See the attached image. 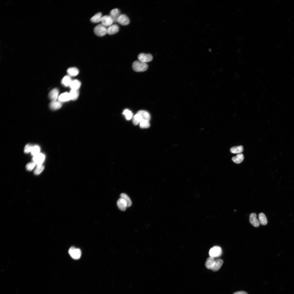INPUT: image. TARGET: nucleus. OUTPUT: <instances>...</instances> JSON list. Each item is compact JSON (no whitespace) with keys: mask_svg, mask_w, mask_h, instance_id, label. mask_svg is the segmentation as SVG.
Segmentation results:
<instances>
[{"mask_svg":"<svg viewBox=\"0 0 294 294\" xmlns=\"http://www.w3.org/2000/svg\"><path fill=\"white\" fill-rule=\"evenodd\" d=\"M132 68L133 70L136 72H143L146 71L148 66L146 63L142 62L140 61H136L132 64Z\"/></svg>","mask_w":294,"mask_h":294,"instance_id":"f257e3e1","label":"nucleus"},{"mask_svg":"<svg viewBox=\"0 0 294 294\" xmlns=\"http://www.w3.org/2000/svg\"><path fill=\"white\" fill-rule=\"evenodd\" d=\"M68 253L73 259L78 260L80 259L81 255V250L74 247L70 248L68 250Z\"/></svg>","mask_w":294,"mask_h":294,"instance_id":"f03ea898","label":"nucleus"},{"mask_svg":"<svg viewBox=\"0 0 294 294\" xmlns=\"http://www.w3.org/2000/svg\"><path fill=\"white\" fill-rule=\"evenodd\" d=\"M94 32L98 36H103L107 33V28L102 24H99L95 28Z\"/></svg>","mask_w":294,"mask_h":294,"instance_id":"7ed1b4c3","label":"nucleus"},{"mask_svg":"<svg viewBox=\"0 0 294 294\" xmlns=\"http://www.w3.org/2000/svg\"><path fill=\"white\" fill-rule=\"evenodd\" d=\"M222 254V250L221 248L217 246H215L211 248L209 252L210 256L214 258L219 257Z\"/></svg>","mask_w":294,"mask_h":294,"instance_id":"20e7f679","label":"nucleus"},{"mask_svg":"<svg viewBox=\"0 0 294 294\" xmlns=\"http://www.w3.org/2000/svg\"><path fill=\"white\" fill-rule=\"evenodd\" d=\"M45 157L44 154L39 153L35 155L33 157V161L36 165H42L45 159Z\"/></svg>","mask_w":294,"mask_h":294,"instance_id":"39448f33","label":"nucleus"},{"mask_svg":"<svg viewBox=\"0 0 294 294\" xmlns=\"http://www.w3.org/2000/svg\"><path fill=\"white\" fill-rule=\"evenodd\" d=\"M138 58L139 61L145 63L151 61L153 58L152 56L150 54L141 53L139 55Z\"/></svg>","mask_w":294,"mask_h":294,"instance_id":"423d86ee","label":"nucleus"},{"mask_svg":"<svg viewBox=\"0 0 294 294\" xmlns=\"http://www.w3.org/2000/svg\"><path fill=\"white\" fill-rule=\"evenodd\" d=\"M101 22L104 26L109 27L113 24L114 21L110 15H105L102 17Z\"/></svg>","mask_w":294,"mask_h":294,"instance_id":"0eeeda50","label":"nucleus"},{"mask_svg":"<svg viewBox=\"0 0 294 294\" xmlns=\"http://www.w3.org/2000/svg\"><path fill=\"white\" fill-rule=\"evenodd\" d=\"M250 223L255 227H259L260 225V222L256 218V215L255 213H251L249 216Z\"/></svg>","mask_w":294,"mask_h":294,"instance_id":"6e6552de","label":"nucleus"},{"mask_svg":"<svg viewBox=\"0 0 294 294\" xmlns=\"http://www.w3.org/2000/svg\"><path fill=\"white\" fill-rule=\"evenodd\" d=\"M117 22L121 25H126L130 23V20L128 17L124 14H121L119 17Z\"/></svg>","mask_w":294,"mask_h":294,"instance_id":"1a4fd4ad","label":"nucleus"},{"mask_svg":"<svg viewBox=\"0 0 294 294\" xmlns=\"http://www.w3.org/2000/svg\"><path fill=\"white\" fill-rule=\"evenodd\" d=\"M121 15L120 10L117 8L112 9L110 12V16L113 19L114 22H117L118 19Z\"/></svg>","mask_w":294,"mask_h":294,"instance_id":"9d476101","label":"nucleus"},{"mask_svg":"<svg viewBox=\"0 0 294 294\" xmlns=\"http://www.w3.org/2000/svg\"><path fill=\"white\" fill-rule=\"evenodd\" d=\"M59 94V91L57 88H54L49 92V97L50 100L52 101H56L58 98Z\"/></svg>","mask_w":294,"mask_h":294,"instance_id":"9b49d317","label":"nucleus"},{"mask_svg":"<svg viewBox=\"0 0 294 294\" xmlns=\"http://www.w3.org/2000/svg\"><path fill=\"white\" fill-rule=\"evenodd\" d=\"M223 263V261L221 259L215 260L211 270L213 271H218L220 269Z\"/></svg>","mask_w":294,"mask_h":294,"instance_id":"f8f14e48","label":"nucleus"},{"mask_svg":"<svg viewBox=\"0 0 294 294\" xmlns=\"http://www.w3.org/2000/svg\"><path fill=\"white\" fill-rule=\"evenodd\" d=\"M119 30V27L117 25L112 24L107 28V33L109 35H113L116 34Z\"/></svg>","mask_w":294,"mask_h":294,"instance_id":"ddd939ff","label":"nucleus"},{"mask_svg":"<svg viewBox=\"0 0 294 294\" xmlns=\"http://www.w3.org/2000/svg\"><path fill=\"white\" fill-rule=\"evenodd\" d=\"M117 205L119 209L121 210L124 211L126 210L127 205L125 201L121 198H120L117 202Z\"/></svg>","mask_w":294,"mask_h":294,"instance_id":"4468645a","label":"nucleus"},{"mask_svg":"<svg viewBox=\"0 0 294 294\" xmlns=\"http://www.w3.org/2000/svg\"><path fill=\"white\" fill-rule=\"evenodd\" d=\"M62 106V103L59 101H52L49 105L50 109L54 110L60 109L61 108Z\"/></svg>","mask_w":294,"mask_h":294,"instance_id":"2eb2a0df","label":"nucleus"},{"mask_svg":"<svg viewBox=\"0 0 294 294\" xmlns=\"http://www.w3.org/2000/svg\"><path fill=\"white\" fill-rule=\"evenodd\" d=\"M58 99L61 102L69 101L71 100L69 93L65 92L63 93L59 97Z\"/></svg>","mask_w":294,"mask_h":294,"instance_id":"dca6fc26","label":"nucleus"},{"mask_svg":"<svg viewBox=\"0 0 294 294\" xmlns=\"http://www.w3.org/2000/svg\"><path fill=\"white\" fill-rule=\"evenodd\" d=\"M81 85V82L78 80H75L72 81L70 87L71 89L78 90L80 88Z\"/></svg>","mask_w":294,"mask_h":294,"instance_id":"f3484780","label":"nucleus"},{"mask_svg":"<svg viewBox=\"0 0 294 294\" xmlns=\"http://www.w3.org/2000/svg\"><path fill=\"white\" fill-rule=\"evenodd\" d=\"M71 78L69 75L64 76L61 81V83L65 87H68L70 86L72 81Z\"/></svg>","mask_w":294,"mask_h":294,"instance_id":"a211bd4d","label":"nucleus"},{"mask_svg":"<svg viewBox=\"0 0 294 294\" xmlns=\"http://www.w3.org/2000/svg\"><path fill=\"white\" fill-rule=\"evenodd\" d=\"M102 17V13H99L92 17L90 20L92 23H98L101 22Z\"/></svg>","mask_w":294,"mask_h":294,"instance_id":"6ab92c4d","label":"nucleus"},{"mask_svg":"<svg viewBox=\"0 0 294 294\" xmlns=\"http://www.w3.org/2000/svg\"><path fill=\"white\" fill-rule=\"evenodd\" d=\"M215 261L214 258L210 256L208 258L205 263V266L206 268L209 269H211Z\"/></svg>","mask_w":294,"mask_h":294,"instance_id":"aec40b11","label":"nucleus"},{"mask_svg":"<svg viewBox=\"0 0 294 294\" xmlns=\"http://www.w3.org/2000/svg\"><path fill=\"white\" fill-rule=\"evenodd\" d=\"M137 113L139 114L141 116L142 120H147L149 121L150 119V116L149 114L147 111L145 110H140Z\"/></svg>","mask_w":294,"mask_h":294,"instance_id":"412c9836","label":"nucleus"},{"mask_svg":"<svg viewBox=\"0 0 294 294\" xmlns=\"http://www.w3.org/2000/svg\"><path fill=\"white\" fill-rule=\"evenodd\" d=\"M260 223L263 225H266L268 223V220L265 215L263 213H260L259 215Z\"/></svg>","mask_w":294,"mask_h":294,"instance_id":"4be33fe9","label":"nucleus"},{"mask_svg":"<svg viewBox=\"0 0 294 294\" xmlns=\"http://www.w3.org/2000/svg\"><path fill=\"white\" fill-rule=\"evenodd\" d=\"M244 157L242 154H238L235 157L232 158V161L237 164H239L242 162L244 159Z\"/></svg>","mask_w":294,"mask_h":294,"instance_id":"5701e85b","label":"nucleus"},{"mask_svg":"<svg viewBox=\"0 0 294 294\" xmlns=\"http://www.w3.org/2000/svg\"><path fill=\"white\" fill-rule=\"evenodd\" d=\"M69 94L71 100L74 101L78 98L79 93L78 90L71 89Z\"/></svg>","mask_w":294,"mask_h":294,"instance_id":"b1692460","label":"nucleus"},{"mask_svg":"<svg viewBox=\"0 0 294 294\" xmlns=\"http://www.w3.org/2000/svg\"><path fill=\"white\" fill-rule=\"evenodd\" d=\"M67 72L70 76L74 77L78 74L79 71L77 68L75 67H71L68 69Z\"/></svg>","mask_w":294,"mask_h":294,"instance_id":"393cba45","label":"nucleus"},{"mask_svg":"<svg viewBox=\"0 0 294 294\" xmlns=\"http://www.w3.org/2000/svg\"><path fill=\"white\" fill-rule=\"evenodd\" d=\"M142 120L141 116L140 114L137 113L133 117V123L135 125H137Z\"/></svg>","mask_w":294,"mask_h":294,"instance_id":"a878e982","label":"nucleus"},{"mask_svg":"<svg viewBox=\"0 0 294 294\" xmlns=\"http://www.w3.org/2000/svg\"><path fill=\"white\" fill-rule=\"evenodd\" d=\"M243 147L242 146L233 147L230 150L231 152L234 154L239 153H242L243 151Z\"/></svg>","mask_w":294,"mask_h":294,"instance_id":"bb28decb","label":"nucleus"},{"mask_svg":"<svg viewBox=\"0 0 294 294\" xmlns=\"http://www.w3.org/2000/svg\"><path fill=\"white\" fill-rule=\"evenodd\" d=\"M120 198L124 199L126 202L127 207H130L132 205V202L130 198L125 193H121L120 195Z\"/></svg>","mask_w":294,"mask_h":294,"instance_id":"cd10ccee","label":"nucleus"},{"mask_svg":"<svg viewBox=\"0 0 294 294\" xmlns=\"http://www.w3.org/2000/svg\"><path fill=\"white\" fill-rule=\"evenodd\" d=\"M140 126L141 128H147L150 126L149 121L142 120L140 123Z\"/></svg>","mask_w":294,"mask_h":294,"instance_id":"c85d7f7f","label":"nucleus"},{"mask_svg":"<svg viewBox=\"0 0 294 294\" xmlns=\"http://www.w3.org/2000/svg\"><path fill=\"white\" fill-rule=\"evenodd\" d=\"M40 148L38 146H33L31 152V154L34 156L40 153Z\"/></svg>","mask_w":294,"mask_h":294,"instance_id":"c756f323","label":"nucleus"},{"mask_svg":"<svg viewBox=\"0 0 294 294\" xmlns=\"http://www.w3.org/2000/svg\"><path fill=\"white\" fill-rule=\"evenodd\" d=\"M123 114L125 115L127 120H131L133 116V114L131 111L128 109H126L124 111Z\"/></svg>","mask_w":294,"mask_h":294,"instance_id":"7c9ffc66","label":"nucleus"},{"mask_svg":"<svg viewBox=\"0 0 294 294\" xmlns=\"http://www.w3.org/2000/svg\"><path fill=\"white\" fill-rule=\"evenodd\" d=\"M44 167L42 165L37 166V167L34 171V173L35 175L40 174L44 169Z\"/></svg>","mask_w":294,"mask_h":294,"instance_id":"2f4dec72","label":"nucleus"},{"mask_svg":"<svg viewBox=\"0 0 294 294\" xmlns=\"http://www.w3.org/2000/svg\"><path fill=\"white\" fill-rule=\"evenodd\" d=\"M36 165V164L34 162H31L26 165V168L28 170L31 171L34 168Z\"/></svg>","mask_w":294,"mask_h":294,"instance_id":"473e14b6","label":"nucleus"},{"mask_svg":"<svg viewBox=\"0 0 294 294\" xmlns=\"http://www.w3.org/2000/svg\"><path fill=\"white\" fill-rule=\"evenodd\" d=\"M33 146L30 144L26 145L24 149V152L26 153H28L31 152Z\"/></svg>","mask_w":294,"mask_h":294,"instance_id":"72a5a7b5","label":"nucleus"},{"mask_svg":"<svg viewBox=\"0 0 294 294\" xmlns=\"http://www.w3.org/2000/svg\"><path fill=\"white\" fill-rule=\"evenodd\" d=\"M233 294H248L246 292L244 291H240L234 293Z\"/></svg>","mask_w":294,"mask_h":294,"instance_id":"f704fd0d","label":"nucleus"}]
</instances>
